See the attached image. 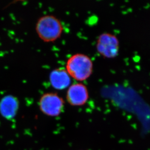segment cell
I'll return each mask as SVG.
<instances>
[{
	"label": "cell",
	"instance_id": "7a4b0ae2",
	"mask_svg": "<svg viewBox=\"0 0 150 150\" xmlns=\"http://www.w3.org/2000/svg\"><path fill=\"white\" fill-rule=\"evenodd\" d=\"M66 70L70 77L77 81H84L92 74L93 63L87 55L75 54L68 59Z\"/></svg>",
	"mask_w": 150,
	"mask_h": 150
},
{
	"label": "cell",
	"instance_id": "8992f818",
	"mask_svg": "<svg viewBox=\"0 0 150 150\" xmlns=\"http://www.w3.org/2000/svg\"><path fill=\"white\" fill-rule=\"evenodd\" d=\"M19 103L16 97L6 95L0 100V114L5 119L10 120L16 116Z\"/></svg>",
	"mask_w": 150,
	"mask_h": 150
},
{
	"label": "cell",
	"instance_id": "277c9868",
	"mask_svg": "<svg viewBox=\"0 0 150 150\" xmlns=\"http://www.w3.org/2000/svg\"><path fill=\"white\" fill-rule=\"evenodd\" d=\"M119 48V41L115 35L108 33L100 35L97 49L101 55L107 58H113L116 56Z\"/></svg>",
	"mask_w": 150,
	"mask_h": 150
},
{
	"label": "cell",
	"instance_id": "6da1fadb",
	"mask_svg": "<svg viewBox=\"0 0 150 150\" xmlns=\"http://www.w3.org/2000/svg\"><path fill=\"white\" fill-rule=\"evenodd\" d=\"M63 30L61 21L51 15L40 17L35 25V31L38 37L46 42H53L59 38Z\"/></svg>",
	"mask_w": 150,
	"mask_h": 150
},
{
	"label": "cell",
	"instance_id": "5b68a950",
	"mask_svg": "<svg viewBox=\"0 0 150 150\" xmlns=\"http://www.w3.org/2000/svg\"><path fill=\"white\" fill-rule=\"evenodd\" d=\"M88 98V89L83 83H76L71 85L67 91L66 99L71 106H83L86 103Z\"/></svg>",
	"mask_w": 150,
	"mask_h": 150
},
{
	"label": "cell",
	"instance_id": "3957f363",
	"mask_svg": "<svg viewBox=\"0 0 150 150\" xmlns=\"http://www.w3.org/2000/svg\"><path fill=\"white\" fill-rule=\"evenodd\" d=\"M65 102L62 97L54 92H47L40 98L38 106L43 114L51 117H58L64 110Z\"/></svg>",
	"mask_w": 150,
	"mask_h": 150
},
{
	"label": "cell",
	"instance_id": "52a82bcc",
	"mask_svg": "<svg viewBox=\"0 0 150 150\" xmlns=\"http://www.w3.org/2000/svg\"><path fill=\"white\" fill-rule=\"evenodd\" d=\"M49 79L52 86L58 90L68 88L71 82V77L67 71L63 68H58L52 71Z\"/></svg>",
	"mask_w": 150,
	"mask_h": 150
}]
</instances>
